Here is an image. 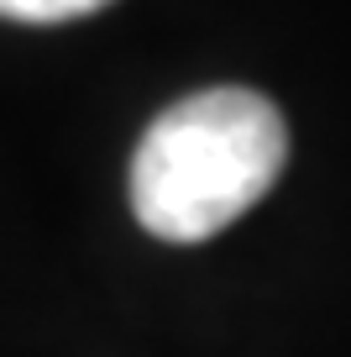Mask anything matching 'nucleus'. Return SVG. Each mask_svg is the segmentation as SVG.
I'll return each instance as SVG.
<instances>
[{
    "label": "nucleus",
    "instance_id": "f257e3e1",
    "mask_svg": "<svg viewBox=\"0 0 351 357\" xmlns=\"http://www.w3.org/2000/svg\"><path fill=\"white\" fill-rule=\"evenodd\" d=\"M288 126L257 89H199L168 105L132 153V211L157 242H210L278 184Z\"/></svg>",
    "mask_w": 351,
    "mask_h": 357
},
{
    "label": "nucleus",
    "instance_id": "f03ea898",
    "mask_svg": "<svg viewBox=\"0 0 351 357\" xmlns=\"http://www.w3.org/2000/svg\"><path fill=\"white\" fill-rule=\"evenodd\" d=\"M100 6H110V0H0V16L47 26V22H79V16L100 11Z\"/></svg>",
    "mask_w": 351,
    "mask_h": 357
}]
</instances>
